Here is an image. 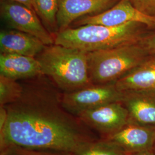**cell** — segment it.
Returning <instances> with one entry per match:
<instances>
[{
  "mask_svg": "<svg viewBox=\"0 0 155 155\" xmlns=\"http://www.w3.org/2000/svg\"><path fill=\"white\" fill-rule=\"evenodd\" d=\"M152 150H153V153H154V154H155V145H154V147H153V148Z\"/></svg>",
  "mask_w": 155,
  "mask_h": 155,
  "instance_id": "24",
  "label": "cell"
},
{
  "mask_svg": "<svg viewBox=\"0 0 155 155\" xmlns=\"http://www.w3.org/2000/svg\"><path fill=\"white\" fill-rule=\"evenodd\" d=\"M0 72L1 75L15 80L43 75L37 58L13 54L1 53Z\"/></svg>",
  "mask_w": 155,
  "mask_h": 155,
  "instance_id": "13",
  "label": "cell"
},
{
  "mask_svg": "<svg viewBox=\"0 0 155 155\" xmlns=\"http://www.w3.org/2000/svg\"><path fill=\"white\" fill-rule=\"evenodd\" d=\"M53 94L44 89H24L19 100L5 106L8 117L0 132L1 148L75 154L89 143Z\"/></svg>",
  "mask_w": 155,
  "mask_h": 155,
  "instance_id": "1",
  "label": "cell"
},
{
  "mask_svg": "<svg viewBox=\"0 0 155 155\" xmlns=\"http://www.w3.org/2000/svg\"><path fill=\"white\" fill-rule=\"evenodd\" d=\"M5 153L3 155H59L60 153L54 152L51 153V151L38 150H27L20 148H8L5 149Z\"/></svg>",
  "mask_w": 155,
  "mask_h": 155,
  "instance_id": "19",
  "label": "cell"
},
{
  "mask_svg": "<svg viewBox=\"0 0 155 155\" xmlns=\"http://www.w3.org/2000/svg\"><path fill=\"white\" fill-rule=\"evenodd\" d=\"M150 55L140 42L87 52L89 77L93 84L115 83Z\"/></svg>",
  "mask_w": 155,
  "mask_h": 155,
  "instance_id": "4",
  "label": "cell"
},
{
  "mask_svg": "<svg viewBox=\"0 0 155 155\" xmlns=\"http://www.w3.org/2000/svg\"><path fill=\"white\" fill-rule=\"evenodd\" d=\"M11 1H15V2H18L20 4H21L27 6L28 8H29L35 11L34 8H33L32 0H11Z\"/></svg>",
  "mask_w": 155,
  "mask_h": 155,
  "instance_id": "22",
  "label": "cell"
},
{
  "mask_svg": "<svg viewBox=\"0 0 155 155\" xmlns=\"http://www.w3.org/2000/svg\"><path fill=\"white\" fill-rule=\"evenodd\" d=\"M130 22H140L150 29H155V17L140 11L128 0H120L105 11L82 17L73 22L72 25L74 27L88 24L117 27Z\"/></svg>",
  "mask_w": 155,
  "mask_h": 155,
  "instance_id": "7",
  "label": "cell"
},
{
  "mask_svg": "<svg viewBox=\"0 0 155 155\" xmlns=\"http://www.w3.org/2000/svg\"><path fill=\"white\" fill-rule=\"evenodd\" d=\"M124 93L117 89L115 83L93 84L71 92H66L60 100L62 107L77 116L84 111L111 102H121Z\"/></svg>",
  "mask_w": 155,
  "mask_h": 155,
  "instance_id": "5",
  "label": "cell"
},
{
  "mask_svg": "<svg viewBox=\"0 0 155 155\" xmlns=\"http://www.w3.org/2000/svg\"><path fill=\"white\" fill-rule=\"evenodd\" d=\"M34 9L45 27L52 35L58 32L56 16L59 0H32Z\"/></svg>",
  "mask_w": 155,
  "mask_h": 155,
  "instance_id": "15",
  "label": "cell"
},
{
  "mask_svg": "<svg viewBox=\"0 0 155 155\" xmlns=\"http://www.w3.org/2000/svg\"><path fill=\"white\" fill-rule=\"evenodd\" d=\"M120 0H59L56 16L58 31L82 17L97 15L109 9Z\"/></svg>",
  "mask_w": 155,
  "mask_h": 155,
  "instance_id": "9",
  "label": "cell"
},
{
  "mask_svg": "<svg viewBox=\"0 0 155 155\" xmlns=\"http://www.w3.org/2000/svg\"><path fill=\"white\" fill-rule=\"evenodd\" d=\"M46 46L35 36L16 29L2 30L0 33V50L2 54L36 57Z\"/></svg>",
  "mask_w": 155,
  "mask_h": 155,
  "instance_id": "12",
  "label": "cell"
},
{
  "mask_svg": "<svg viewBox=\"0 0 155 155\" xmlns=\"http://www.w3.org/2000/svg\"><path fill=\"white\" fill-rule=\"evenodd\" d=\"M0 13L9 27L34 36L46 45L54 44V35L45 27L36 12L27 6L11 0H1Z\"/></svg>",
  "mask_w": 155,
  "mask_h": 155,
  "instance_id": "6",
  "label": "cell"
},
{
  "mask_svg": "<svg viewBox=\"0 0 155 155\" xmlns=\"http://www.w3.org/2000/svg\"><path fill=\"white\" fill-rule=\"evenodd\" d=\"M127 154L153 150L155 144V129L128 123L121 129L108 136Z\"/></svg>",
  "mask_w": 155,
  "mask_h": 155,
  "instance_id": "11",
  "label": "cell"
},
{
  "mask_svg": "<svg viewBox=\"0 0 155 155\" xmlns=\"http://www.w3.org/2000/svg\"><path fill=\"white\" fill-rule=\"evenodd\" d=\"M37 59L43 75L66 92L93 85L89 74L87 52L61 45H47Z\"/></svg>",
  "mask_w": 155,
  "mask_h": 155,
  "instance_id": "3",
  "label": "cell"
},
{
  "mask_svg": "<svg viewBox=\"0 0 155 155\" xmlns=\"http://www.w3.org/2000/svg\"><path fill=\"white\" fill-rule=\"evenodd\" d=\"M125 153L121 148L109 140L83 145L75 155H123Z\"/></svg>",
  "mask_w": 155,
  "mask_h": 155,
  "instance_id": "17",
  "label": "cell"
},
{
  "mask_svg": "<svg viewBox=\"0 0 155 155\" xmlns=\"http://www.w3.org/2000/svg\"><path fill=\"white\" fill-rule=\"evenodd\" d=\"M122 103L129 113V123L155 129V90L124 91Z\"/></svg>",
  "mask_w": 155,
  "mask_h": 155,
  "instance_id": "10",
  "label": "cell"
},
{
  "mask_svg": "<svg viewBox=\"0 0 155 155\" xmlns=\"http://www.w3.org/2000/svg\"><path fill=\"white\" fill-rule=\"evenodd\" d=\"M136 8L145 15L155 17V0H128Z\"/></svg>",
  "mask_w": 155,
  "mask_h": 155,
  "instance_id": "18",
  "label": "cell"
},
{
  "mask_svg": "<svg viewBox=\"0 0 155 155\" xmlns=\"http://www.w3.org/2000/svg\"><path fill=\"white\" fill-rule=\"evenodd\" d=\"M83 122L102 133H115L129 123V113L121 102L100 106L78 114Z\"/></svg>",
  "mask_w": 155,
  "mask_h": 155,
  "instance_id": "8",
  "label": "cell"
},
{
  "mask_svg": "<svg viewBox=\"0 0 155 155\" xmlns=\"http://www.w3.org/2000/svg\"><path fill=\"white\" fill-rule=\"evenodd\" d=\"M148 30L137 22L117 27L88 24L58 31L54 35V44L87 52L107 50L139 42Z\"/></svg>",
  "mask_w": 155,
  "mask_h": 155,
  "instance_id": "2",
  "label": "cell"
},
{
  "mask_svg": "<svg viewBox=\"0 0 155 155\" xmlns=\"http://www.w3.org/2000/svg\"><path fill=\"white\" fill-rule=\"evenodd\" d=\"M129 155V154H127V153H125V154H124V155Z\"/></svg>",
  "mask_w": 155,
  "mask_h": 155,
  "instance_id": "25",
  "label": "cell"
},
{
  "mask_svg": "<svg viewBox=\"0 0 155 155\" xmlns=\"http://www.w3.org/2000/svg\"><path fill=\"white\" fill-rule=\"evenodd\" d=\"M129 155H155L152 150H147L144 152H140L137 153H133L131 154H129Z\"/></svg>",
  "mask_w": 155,
  "mask_h": 155,
  "instance_id": "23",
  "label": "cell"
},
{
  "mask_svg": "<svg viewBox=\"0 0 155 155\" xmlns=\"http://www.w3.org/2000/svg\"><path fill=\"white\" fill-rule=\"evenodd\" d=\"M149 54H155V29L153 31L147 33L139 41Z\"/></svg>",
  "mask_w": 155,
  "mask_h": 155,
  "instance_id": "20",
  "label": "cell"
},
{
  "mask_svg": "<svg viewBox=\"0 0 155 155\" xmlns=\"http://www.w3.org/2000/svg\"><path fill=\"white\" fill-rule=\"evenodd\" d=\"M122 91L155 90V54H150L132 71L115 82Z\"/></svg>",
  "mask_w": 155,
  "mask_h": 155,
  "instance_id": "14",
  "label": "cell"
},
{
  "mask_svg": "<svg viewBox=\"0 0 155 155\" xmlns=\"http://www.w3.org/2000/svg\"><path fill=\"white\" fill-rule=\"evenodd\" d=\"M24 89L16 80L0 75V104L5 106L19 100Z\"/></svg>",
  "mask_w": 155,
  "mask_h": 155,
  "instance_id": "16",
  "label": "cell"
},
{
  "mask_svg": "<svg viewBox=\"0 0 155 155\" xmlns=\"http://www.w3.org/2000/svg\"><path fill=\"white\" fill-rule=\"evenodd\" d=\"M8 117V111L5 106H1L0 109V132L5 125Z\"/></svg>",
  "mask_w": 155,
  "mask_h": 155,
  "instance_id": "21",
  "label": "cell"
}]
</instances>
